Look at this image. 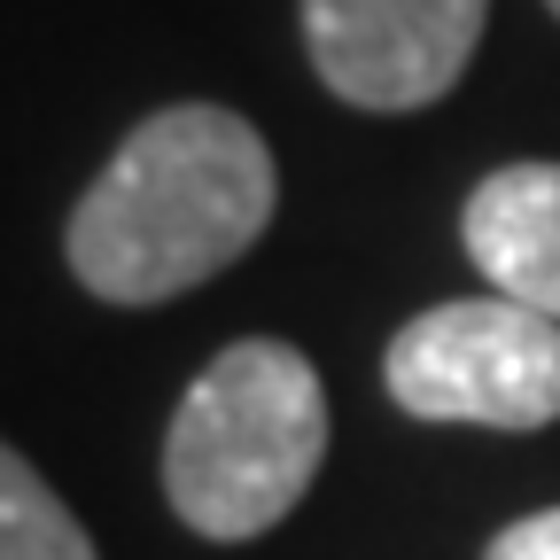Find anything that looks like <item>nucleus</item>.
Instances as JSON below:
<instances>
[{
  "instance_id": "nucleus-1",
  "label": "nucleus",
  "mask_w": 560,
  "mask_h": 560,
  "mask_svg": "<svg viewBox=\"0 0 560 560\" xmlns=\"http://www.w3.org/2000/svg\"><path fill=\"white\" fill-rule=\"evenodd\" d=\"M272 202L280 172L265 132L219 102H172L117 140L70 210L62 257L102 304H172L249 257L272 226Z\"/></svg>"
},
{
  "instance_id": "nucleus-2",
  "label": "nucleus",
  "mask_w": 560,
  "mask_h": 560,
  "mask_svg": "<svg viewBox=\"0 0 560 560\" xmlns=\"http://www.w3.org/2000/svg\"><path fill=\"white\" fill-rule=\"evenodd\" d=\"M327 459V389L296 342H226L210 359L164 436V499L172 514L210 537L242 545L280 529Z\"/></svg>"
},
{
  "instance_id": "nucleus-3",
  "label": "nucleus",
  "mask_w": 560,
  "mask_h": 560,
  "mask_svg": "<svg viewBox=\"0 0 560 560\" xmlns=\"http://www.w3.org/2000/svg\"><path fill=\"white\" fill-rule=\"evenodd\" d=\"M389 397L444 429H552L560 420V319L514 296L429 304L382 359Z\"/></svg>"
},
{
  "instance_id": "nucleus-4",
  "label": "nucleus",
  "mask_w": 560,
  "mask_h": 560,
  "mask_svg": "<svg viewBox=\"0 0 560 560\" xmlns=\"http://www.w3.org/2000/svg\"><path fill=\"white\" fill-rule=\"evenodd\" d=\"M490 0H304L319 86L350 109L405 117L459 86Z\"/></svg>"
},
{
  "instance_id": "nucleus-5",
  "label": "nucleus",
  "mask_w": 560,
  "mask_h": 560,
  "mask_svg": "<svg viewBox=\"0 0 560 560\" xmlns=\"http://www.w3.org/2000/svg\"><path fill=\"white\" fill-rule=\"evenodd\" d=\"M459 234L490 296H514L560 319V164H506L475 179Z\"/></svg>"
},
{
  "instance_id": "nucleus-6",
  "label": "nucleus",
  "mask_w": 560,
  "mask_h": 560,
  "mask_svg": "<svg viewBox=\"0 0 560 560\" xmlns=\"http://www.w3.org/2000/svg\"><path fill=\"white\" fill-rule=\"evenodd\" d=\"M0 560H102L79 514L55 499L16 444H0Z\"/></svg>"
},
{
  "instance_id": "nucleus-7",
  "label": "nucleus",
  "mask_w": 560,
  "mask_h": 560,
  "mask_svg": "<svg viewBox=\"0 0 560 560\" xmlns=\"http://www.w3.org/2000/svg\"><path fill=\"white\" fill-rule=\"evenodd\" d=\"M482 560H560V506L506 522L499 537H490V552H482Z\"/></svg>"
},
{
  "instance_id": "nucleus-8",
  "label": "nucleus",
  "mask_w": 560,
  "mask_h": 560,
  "mask_svg": "<svg viewBox=\"0 0 560 560\" xmlns=\"http://www.w3.org/2000/svg\"><path fill=\"white\" fill-rule=\"evenodd\" d=\"M545 9H552V16H560V0H545Z\"/></svg>"
}]
</instances>
